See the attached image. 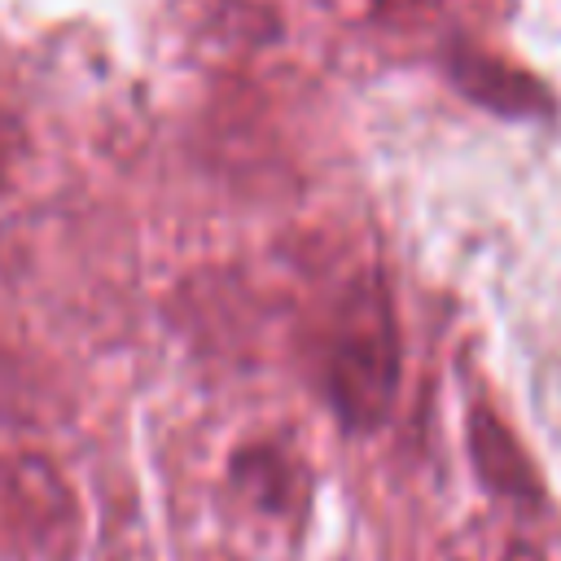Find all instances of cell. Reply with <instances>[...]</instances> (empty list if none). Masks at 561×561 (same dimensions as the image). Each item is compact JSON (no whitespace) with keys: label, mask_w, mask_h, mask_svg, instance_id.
I'll return each mask as SVG.
<instances>
[{"label":"cell","mask_w":561,"mask_h":561,"mask_svg":"<svg viewBox=\"0 0 561 561\" xmlns=\"http://www.w3.org/2000/svg\"><path fill=\"white\" fill-rule=\"evenodd\" d=\"M83 513L57 465L0 456V561H75Z\"/></svg>","instance_id":"obj_1"},{"label":"cell","mask_w":561,"mask_h":561,"mask_svg":"<svg viewBox=\"0 0 561 561\" xmlns=\"http://www.w3.org/2000/svg\"><path fill=\"white\" fill-rule=\"evenodd\" d=\"M469 451H473V465H478L482 482L495 495L517 500V504H539L543 500V486H539L526 451L513 443V434L495 416L478 412V421L469 425Z\"/></svg>","instance_id":"obj_2"},{"label":"cell","mask_w":561,"mask_h":561,"mask_svg":"<svg viewBox=\"0 0 561 561\" xmlns=\"http://www.w3.org/2000/svg\"><path fill=\"white\" fill-rule=\"evenodd\" d=\"M241 486L263 504V508H285L294 500V469L276 451H250L237 460Z\"/></svg>","instance_id":"obj_3"},{"label":"cell","mask_w":561,"mask_h":561,"mask_svg":"<svg viewBox=\"0 0 561 561\" xmlns=\"http://www.w3.org/2000/svg\"><path fill=\"white\" fill-rule=\"evenodd\" d=\"M504 561H543L535 548H526V543H513L508 552H504Z\"/></svg>","instance_id":"obj_4"},{"label":"cell","mask_w":561,"mask_h":561,"mask_svg":"<svg viewBox=\"0 0 561 561\" xmlns=\"http://www.w3.org/2000/svg\"><path fill=\"white\" fill-rule=\"evenodd\" d=\"M197 561H237V557H232V552H202Z\"/></svg>","instance_id":"obj_5"}]
</instances>
